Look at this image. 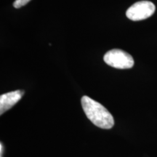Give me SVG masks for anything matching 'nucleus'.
I'll use <instances>...</instances> for the list:
<instances>
[{"mask_svg": "<svg viewBox=\"0 0 157 157\" xmlns=\"http://www.w3.org/2000/svg\"><path fill=\"white\" fill-rule=\"evenodd\" d=\"M81 103L86 116L95 126L107 129L113 127L114 119L113 116L103 105L88 96L82 98Z\"/></svg>", "mask_w": 157, "mask_h": 157, "instance_id": "f257e3e1", "label": "nucleus"}, {"mask_svg": "<svg viewBox=\"0 0 157 157\" xmlns=\"http://www.w3.org/2000/svg\"><path fill=\"white\" fill-rule=\"evenodd\" d=\"M103 60L109 66L119 69H127L134 66L132 57L127 52L119 49L108 51L103 57Z\"/></svg>", "mask_w": 157, "mask_h": 157, "instance_id": "f03ea898", "label": "nucleus"}, {"mask_svg": "<svg viewBox=\"0 0 157 157\" xmlns=\"http://www.w3.org/2000/svg\"><path fill=\"white\" fill-rule=\"evenodd\" d=\"M154 4L149 1H140L135 3L126 12V15L133 21L148 18L155 13Z\"/></svg>", "mask_w": 157, "mask_h": 157, "instance_id": "7ed1b4c3", "label": "nucleus"}, {"mask_svg": "<svg viewBox=\"0 0 157 157\" xmlns=\"http://www.w3.org/2000/svg\"><path fill=\"white\" fill-rule=\"evenodd\" d=\"M24 92L22 90H15L10 93L3 94L0 96V114L4 113L13 107L21 99Z\"/></svg>", "mask_w": 157, "mask_h": 157, "instance_id": "20e7f679", "label": "nucleus"}, {"mask_svg": "<svg viewBox=\"0 0 157 157\" xmlns=\"http://www.w3.org/2000/svg\"><path fill=\"white\" fill-rule=\"evenodd\" d=\"M31 0H16L13 4V6H14L15 8H20V7L26 5Z\"/></svg>", "mask_w": 157, "mask_h": 157, "instance_id": "39448f33", "label": "nucleus"}, {"mask_svg": "<svg viewBox=\"0 0 157 157\" xmlns=\"http://www.w3.org/2000/svg\"><path fill=\"white\" fill-rule=\"evenodd\" d=\"M2 148H3V145L2 143H1V144H0V153H1V155L2 154Z\"/></svg>", "mask_w": 157, "mask_h": 157, "instance_id": "423d86ee", "label": "nucleus"}, {"mask_svg": "<svg viewBox=\"0 0 157 157\" xmlns=\"http://www.w3.org/2000/svg\"><path fill=\"white\" fill-rule=\"evenodd\" d=\"M1 157H2V156H1Z\"/></svg>", "mask_w": 157, "mask_h": 157, "instance_id": "0eeeda50", "label": "nucleus"}]
</instances>
